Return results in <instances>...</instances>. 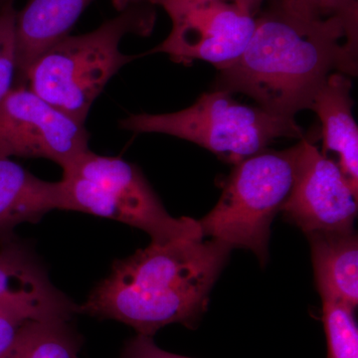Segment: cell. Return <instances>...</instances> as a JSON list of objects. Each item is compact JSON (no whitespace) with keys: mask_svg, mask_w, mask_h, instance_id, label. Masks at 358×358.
<instances>
[{"mask_svg":"<svg viewBox=\"0 0 358 358\" xmlns=\"http://www.w3.org/2000/svg\"><path fill=\"white\" fill-rule=\"evenodd\" d=\"M308 237L320 294H329L355 310L358 303V240L355 231L315 233Z\"/></svg>","mask_w":358,"mask_h":358,"instance_id":"14","label":"cell"},{"mask_svg":"<svg viewBox=\"0 0 358 358\" xmlns=\"http://www.w3.org/2000/svg\"><path fill=\"white\" fill-rule=\"evenodd\" d=\"M171 20L169 36L150 53H164L180 64L203 60L222 70L248 46L255 16L227 0H183L162 7Z\"/></svg>","mask_w":358,"mask_h":358,"instance_id":"7","label":"cell"},{"mask_svg":"<svg viewBox=\"0 0 358 358\" xmlns=\"http://www.w3.org/2000/svg\"><path fill=\"white\" fill-rule=\"evenodd\" d=\"M320 296L327 358H358V329L353 315L355 308L329 294H320Z\"/></svg>","mask_w":358,"mask_h":358,"instance_id":"16","label":"cell"},{"mask_svg":"<svg viewBox=\"0 0 358 358\" xmlns=\"http://www.w3.org/2000/svg\"><path fill=\"white\" fill-rule=\"evenodd\" d=\"M300 148L301 141L265 150L235 164L217 204L199 220L203 237L248 249L266 264L271 225L291 192Z\"/></svg>","mask_w":358,"mask_h":358,"instance_id":"6","label":"cell"},{"mask_svg":"<svg viewBox=\"0 0 358 358\" xmlns=\"http://www.w3.org/2000/svg\"><path fill=\"white\" fill-rule=\"evenodd\" d=\"M358 23L320 18L274 0L256 20L244 53L219 70L213 90L242 93L259 107L294 119L334 72L357 76Z\"/></svg>","mask_w":358,"mask_h":358,"instance_id":"1","label":"cell"},{"mask_svg":"<svg viewBox=\"0 0 358 358\" xmlns=\"http://www.w3.org/2000/svg\"><path fill=\"white\" fill-rule=\"evenodd\" d=\"M183 1V0H112L115 8L117 11L124 10L129 6H140V4H147V6H159L164 7L171 2Z\"/></svg>","mask_w":358,"mask_h":358,"instance_id":"20","label":"cell"},{"mask_svg":"<svg viewBox=\"0 0 358 358\" xmlns=\"http://www.w3.org/2000/svg\"><path fill=\"white\" fill-rule=\"evenodd\" d=\"M182 358H190V357H183Z\"/></svg>","mask_w":358,"mask_h":358,"instance_id":"23","label":"cell"},{"mask_svg":"<svg viewBox=\"0 0 358 358\" xmlns=\"http://www.w3.org/2000/svg\"><path fill=\"white\" fill-rule=\"evenodd\" d=\"M80 345L68 320H30L4 358H77Z\"/></svg>","mask_w":358,"mask_h":358,"instance_id":"15","label":"cell"},{"mask_svg":"<svg viewBox=\"0 0 358 358\" xmlns=\"http://www.w3.org/2000/svg\"><path fill=\"white\" fill-rule=\"evenodd\" d=\"M15 298L36 310L42 319H71L78 307L52 285L41 263L13 239L0 248V299Z\"/></svg>","mask_w":358,"mask_h":358,"instance_id":"10","label":"cell"},{"mask_svg":"<svg viewBox=\"0 0 358 358\" xmlns=\"http://www.w3.org/2000/svg\"><path fill=\"white\" fill-rule=\"evenodd\" d=\"M120 124L134 133L169 134L192 141L234 166L267 150L277 138H305L294 119L243 105L221 90L202 94L185 110L131 115Z\"/></svg>","mask_w":358,"mask_h":358,"instance_id":"5","label":"cell"},{"mask_svg":"<svg viewBox=\"0 0 358 358\" xmlns=\"http://www.w3.org/2000/svg\"><path fill=\"white\" fill-rule=\"evenodd\" d=\"M54 209L62 210L60 182L42 180L10 157H0V242L20 224L38 222Z\"/></svg>","mask_w":358,"mask_h":358,"instance_id":"12","label":"cell"},{"mask_svg":"<svg viewBox=\"0 0 358 358\" xmlns=\"http://www.w3.org/2000/svg\"><path fill=\"white\" fill-rule=\"evenodd\" d=\"M357 193L338 164L305 136L301 140L293 186L281 212L308 236L350 232L357 215Z\"/></svg>","mask_w":358,"mask_h":358,"instance_id":"9","label":"cell"},{"mask_svg":"<svg viewBox=\"0 0 358 358\" xmlns=\"http://www.w3.org/2000/svg\"><path fill=\"white\" fill-rule=\"evenodd\" d=\"M62 210L84 212L145 231L154 243L204 238L199 220L174 218L140 169L91 150L63 169Z\"/></svg>","mask_w":358,"mask_h":358,"instance_id":"4","label":"cell"},{"mask_svg":"<svg viewBox=\"0 0 358 358\" xmlns=\"http://www.w3.org/2000/svg\"><path fill=\"white\" fill-rule=\"evenodd\" d=\"M84 124L47 103L28 87L0 101V157L45 159L62 169L88 152Z\"/></svg>","mask_w":358,"mask_h":358,"instance_id":"8","label":"cell"},{"mask_svg":"<svg viewBox=\"0 0 358 358\" xmlns=\"http://www.w3.org/2000/svg\"><path fill=\"white\" fill-rule=\"evenodd\" d=\"M16 10L13 6L0 10V101L13 88L16 61Z\"/></svg>","mask_w":358,"mask_h":358,"instance_id":"17","label":"cell"},{"mask_svg":"<svg viewBox=\"0 0 358 358\" xmlns=\"http://www.w3.org/2000/svg\"><path fill=\"white\" fill-rule=\"evenodd\" d=\"M30 320H44L24 301L15 298L0 299V358H4L21 327Z\"/></svg>","mask_w":358,"mask_h":358,"instance_id":"18","label":"cell"},{"mask_svg":"<svg viewBox=\"0 0 358 358\" xmlns=\"http://www.w3.org/2000/svg\"><path fill=\"white\" fill-rule=\"evenodd\" d=\"M320 18L341 17L358 23V0H284Z\"/></svg>","mask_w":358,"mask_h":358,"instance_id":"19","label":"cell"},{"mask_svg":"<svg viewBox=\"0 0 358 358\" xmlns=\"http://www.w3.org/2000/svg\"><path fill=\"white\" fill-rule=\"evenodd\" d=\"M231 1L234 2L238 6L248 11L252 15L255 16L263 0H231Z\"/></svg>","mask_w":358,"mask_h":358,"instance_id":"21","label":"cell"},{"mask_svg":"<svg viewBox=\"0 0 358 358\" xmlns=\"http://www.w3.org/2000/svg\"><path fill=\"white\" fill-rule=\"evenodd\" d=\"M155 14L147 4L129 6L93 31L68 35L45 51L26 71L28 88L85 124L90 109L110 79L136 58L120 50L129 34L148 36Z\"/></svg>","mask_w":358,"mask_h":358,"instance_id":"3","label":"cell"},{"mask_svg":"<svg viewBox=\"0 0 358 358\" xmlns=\"http://www.w3.org/2000/svg\"><path fill=\"white\" fill-rule=\"evenodd\" d=\"M231 250L204 238L152 242L115 261L110 274L78 310L119 320L141 336H152L171 324L195 327Z\"/></svg>","mask_w":358,"mask_h":358,"instance_id":"2","label":"cell"},{"mask_svg":"<svg viewBox=\"0 0 358 358\" xmlns=\"http://www.w3.org/2000/svg\"><path fill=\"white\" fill-rule=\"evenodd\" d=\"M352 80L334 72L313 96L310 109L322 122V154L338 155V166L358 192V129L352 115Z\"/></svg>","mask_w":358,"mask_h":358,"instance_id":"11","label":"cell"},{"mask_svg":"<svg viewBox=\"0 0 358 358\" xmlns=\"http://www.w3.org/2000/svg\"><path fill=\"white\" fill-rule=\"evenodd\" d=\"M13 0H0V10H1V9H3L4 7L13 6Z\"/></svg>","mask_w":358,"mask_h":358,"instance_id":"22","label":"cell"},{"mask_svg":"<svg viewBox=\"0 0 358 358\" xmlns=\"http://www.w3.org/2000/svg\"><path fill=\"white\" fill-rule=\"evenodd\" d=\"M92 1L28 0L16 11V61L21 76L41 54L69 35Z\"/></svg>","mask_w":358,"mask_h":358,"instance_id":"13","label":"cell"}]
</instances>
